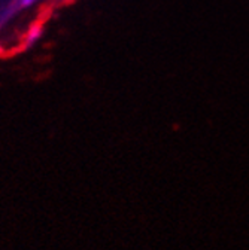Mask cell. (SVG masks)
I'll list each match as a JSON object with an SVG mask.
<instances>
[{"instance_id":"obj_1","label":"cell","mask_w":249,"mask_h":250,"mask_svg":"<svg viewBox=\"0 0 249 250\" xmlns=\"http://www.w3.org/2000/svg\"><path fill=\"white\" fill-rule=\"evenodd\" d=\"M42 31H44L42 24H33L32 27H30L28 33H27V36H25V43H27V46H32V45L41 38Z\"/></svg>"}]
</instances>
